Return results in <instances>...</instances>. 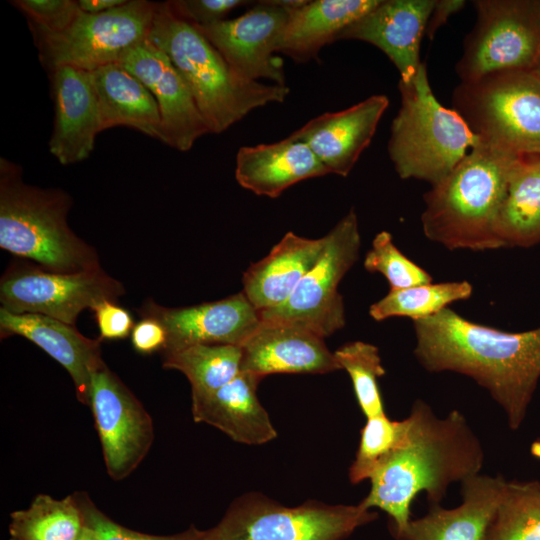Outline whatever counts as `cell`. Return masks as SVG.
Instances as JSON below:
<instances>
[{"label":"cell","mask_w":540,"mask_h":540,"mask_svg":"<svg viewBox=\"0 0 540 540\" xmlns=\"http://www.w3.org/2000/svg\"><path fill=\"white\" fill-rule=\"evenodd\" d=\"M414 356L428 372L473 379L518 430L540 380V327L506 332L469 321L447 307L414 320Z\"/></svg>","instance_id":"1"},{"label":"cell","mask_w":540,"mask_h":540,"mask_svg":"<svg viewBox=\"0 0 540 540\" xmlns=\"http://www.w3.org/2000/svg\"><path fill=\"white\" fill-rule=\"evenodd\" d=\"M406 420L403 441L372 474L361 501L388 515L390 533L411 520L410 507L420 492L429 505L440 504L452 483L480 474L484 464L482 444L460 411L439 418L417 399Z\"/></svg>","instance_id":"2"},{"label":"cell","mask_w":540,"mask_h":540,"mask_svg":"<svg viewBox=\"0 0 540 540\" xmlns=\"http://www.w3.org/2000/svg\"><path fill=\"white\" fill-rule=\"evenodd\" d=\"M520 157L479 140L442 181L425 193L421 224L426 238L450 250L503 248L495 224Z\"/></svg>","instance_id":"3"},{"label":"cell","mask_w":540,"mask_h":540,"mask_svg":"<svg viewBox=\"0 0 540 540\" xmlns=\"http://www.w3.org/2000/svg\"><path fill=\"white\" fill-rule=\"evenodd\" d=\"M148 39L171 60L187 83L210 133H222L254 109L282 103L287 85L264 84L238 74L191 24L157 3Z\"/></svg>","instance_id":"4"},{"label":"cell","mask_w":540,"mask_h":540,"mask_svg":"<svg viewBox=\"0 0 540 540\" xmlns=\"http://www.w3.org/2000/svg\"><path fill=\"white\" fill-rule=\"evenodd\" d=\"M72 205L61 189L23 181L21 167L0 158V247L53 272L100 268L96 250L68 225Z\"/></svg>","instance_id":"5"},{"label":"cell","mask_w":540,"mask_h":540,"mask_svg":"<svg viewBox=\"0 0 540 540\" xmlns=\"http://www.w3.org/2000/svg\"><path fill=\"white\" fill-rule=\"evenodd\" d=\"M401 106L392 121L388 154L401 179L432 186L442 181L479 142L463 118L434 96L422 62L410 82L399 81Z\"/></svg>","instance_id":"6"},{"label":"cell","mask_w":540,"mask_h":540,"mask_svg":"<svg viewBox=\"0 0 540 540\" xmlns=\"http://www.w3.org/2000/svg\"><path fill=\"white\" fill-rule=\"evenodd\" d=\"M452 100L481 142L518 156L540 155V78L533 70L461 82Z\"/></svg>","instance_id":"7"},{"label":"cell","mask_w":540,"mask_h":540,"mask_svg":"<svg viewBox=\"0 0 540 540\" xmlns=\"http://www.w3.org/2000/svg\"><path fill=\"white\" fill-rule=\"evenodd\" d=\"M378 513L357 505L307 501L287 507L260 493L231 503L219 523L206 530V540H345Z\"/></svg>","instance_id":"8"},{"label":"cell","mask_w":540,"mask_h":540,"mask_svg":"<svg viewBox=\"0 0 540 540\" xmlns=\"http://www.w3.org/2000/svg\"><path fill=\"white\" fill-rule=\"evenodd\" d=\"M477 20L456 64L461 82L532 70L540 57V0L473 1Z\"/></svg>","instance_id":"9"},{"label":"cell","mask_w":540,"mask_h":540,"mask_svg":"<svg viewBox=\"0 0 540 540\" xmlns=\"http://www.w3.org/2000/svg\"><path fill=\"white\" fill-rule=\"evenodd\" d=\"M157 3L132 0L98 14L81 12L63 32L30 27L43 66L86 71L117 63L132 46L148 38Z\"/></svg>","instance_id":"10"},{"label":"cell","mask_w":540,"mask_h":540,"mask_svg":"<svg viewBox=\"0 0 540 540\" xmlns=\"http://www.w3.org/2000/svg\"><path fill=\"white\" fill-rule=\"evenodd\" d=\"M361 236L351 209L326 234L325 247L282 305L259 312L262 322L305 328L326 338L345 326L343 297L338 285L359 256Z\"/></svg>","instance_id":"11"},{"label":"cell","mask_w":540,"mask_h":540,"mask_svg":"<svg viewBox=\"0 0 540 540\" xmlns=\"http://www.w3.org/2000/svg\"><path fill=\"white\" fill-rule=\"evenodd\" d=\"M124 294L123 284L101 267L59 273L31 262H16L0 280L2 308L17 314L45 315L72 326L83 310L104 300L116 302Z\"/></svg>","instance_id":"12"},{"label":"cell","mask_w":540,"mask_h":540,"mask_svg":"<svg viewBox=\"0 0 540 540\" xmlns=\"http://www.w3.org/2000/svg\"><path fill=\"white\" fill-rule=\"evenodd\" d=\"M89 407L108 475L128 477L148 454L153 422L141 402L106 364L92 376Z\"/></svg>","instance_id":"13"},{"label":"cell","mask_w":540,"mask_h":540,"mask_svg":"<svg viewBox=\"0 0 540 540\" xmlns=\"http://www.w3.org/2000/svg\"><path fill=\"white\" fill-rule=\"evenodd\" d=\"M291 11L264 0L237 18L194 27L242 77L286 85L283 63L274 53Z\"/></svg>","instance_id":"14"},{"label":"cell","mask_w":540,"mask_h":540,"mask_svg":"<svg viewBox=\"0 0 540 540\" xmlns=\"http://www.w3.org/2000/svg\"><path fill=\"white\" fill-rule=\"evenodd\" d=\"M117 63L136 76L155 97L161 114L163 143L185 152L197 139L210 133L187 83L169 57L148 38L127 49Z\"/></svg>","instance_id":"15"},{"label":"cell","mask_w":540,"mask_h":540,"mask_svg":"<svg viewBox=\"0 0 540 540\" xmlns=\"http://www.w3.org/2000/svg\"><path fill=\"white\" fill-rule=\"evenodd\" d=\"M139 314L157 320L164 327L167 343L162 352L195 344L242 346L261 323L259 311L243 292L213 302L178 308L164 307L147 300Z\"/></svg>","instance_id":"16"},{"label":"cell","mask_w":540,"mask_h":540,"mask_svg":"<svg viewBox=\"0 0 540 540\" xmlns=\"http://www.w3.org/2000/svg\"><path fill=\"white\" fill-rule=\"evenodd\" d=\"M49 73L55 112L49 151L62 165L81 162L90 156L102 132L92 74L72 66Z\"/></svg>","instance_id":"17"},{"label":"cell","mask_w":540,"mask_h":540,"mask_svg":"<svg viewBox=\"0 0 540 540\" xmlns=\"http://www.w3.org/2000/svg\"><path fill=\"white\" fill-rule=\"evenodd\" d=\"M388 105L386 95H372L344 110L321 114L290 136L304 142L328 173L345 177L369 146Z\"/></svg>","instance_id":"18"},{"label":"cell","mask_w":540,"mask_h":540,"mask_svg":"<svg viewBox=\"0 0 540 540\" xmlns=\"http://www.w3.org/2000/svg\"><path fill=\"white\" fill-rule=\"evenodd\" d=\"M435 0H380L378 5L348 26L338 37L370 43L387 55L410 82L422 62L421 39L425 35Z\"/></svg>","instance_id":"19"},{"label":"cell","mask_w":540,"mask_h":540,"mask_svg":"<svg viewBox=\"0 0 540 540\" xmlns=\"http://www.w3.org/2000/svg\"><path fill=\"white\" fill-rule=\"evenodd\" d=\"M241 372L326 374L341 369L324 338L295 325L262 322L242 344Z\"/></svg>","instance_id":"20"},{"label":"cell","mask_w":540,"mask_h":540,"mask_svg":"<svg viewBox=\"0 0 540 540\" xmlns=\"http://www.w3.org/2000/svg\"><path fill=\"white\" fill-rule=\"evenodd\" d=\"M1 338L22 336L57 361L74 383L77 399L89 406L93 374L105 365L101 340L82 335L75 326L33 313H13L0 308Z\"/></svg>","instance_id":"21"},{"label":"cell","mask_w":540,"mask_h":540,"mask_svg":"<svg viewBox=\"0 0 540 540\" xmlns=\"http://www.w3.org/2000/svg\"><path fill=\"white\" fill-rule=\"evenodd\" d=\"M506 481L501 475L469 477L461 482L459 506L446 509L440 504L429 505L426 515L390 534L395 540H484Z\"/></svg>","instance_id":"22"},{"label":"cell","mask_w":540,"mask_h":540,"mask_svg":"<svg viewBox=\"0 0 540 540\" xmlns=\"http://www.w3.org/2000/svg\"><path fill=\"white\" fill-rule=\"evenodd\" d=\"M262 379L241 372L218 390L192 397L194 421L211 425L242 444L260 445L275 439L276 429L257 397Z\"/></svg>","instance_id":"23"},{"label":"cell","mask_w":540,"mask_h":540,"mask_svg":"<svg viewBox=\"0 0 540 540\" xmlns=\"http://www.w3.org/2000/svg\"><path fill=\"white\" fill-rule=\"evenodd\" d=\"M326 174L312 150L291 136L271 144L242 146L236 154V181L259 196L277 198L300 181Z\"/></svg>","instance_id":"24"},{"label":"cell","mask_w":540,"mask_h":540,"mask_svg":"<svg viewBox=\"0 0 540 540\" xmlns=\"http://www.w3.org/2000/svg\"><path fill=\"white\" fill-rule=\"evenodd\" d=\"M326 235L310 239L286 233L267 256L252 263L243 274V293L259 311L282 305L315 265Z\"/></svg>","instance_id":"25"},{"label":"cell","mask_w":540,"mask_h":540,"mask_svg":"<svg viewBox=\"0 0 540 540\" xmlns=\"http://www.w3.org/2000/svg\"><path fill=\"white\" fill-rule=\"evenodd\" d=\"M380 0L307 1L290 12L277 45V53L304 62L338 40L351 24L378 5Z\"/></svg>","instance_id":"26"},{"label":"cell","mask_w":540,"mask_h":540,"mask_svg":"<svg viewBox=\"0 0 540 540\" xmlns=\"http://www.w3.org/2000/svg\"><path fill=\"white\" fill-rule=\"evenodd\" d=\"M101 131L125 126L163 142L158 103L150 90L118 63L91 71Z\"/></svg>","instance_id":"27"},{"label":"cell","mask_w":540,"mask_h":540,"mask_svg":"<svg viewBox=\"0 0 540 540\" xmlns=\"http://www.w3.org/2000/svg\"><path fill=\"white\" fill-rule=\"evenodd\" d=\"M495 233L504 247L540 243V155L517 161L501 203Z\"/></svg>","instance_id":"28"},{"label":"cell","mask_w":540,"mask_h":540,"mask_svg":"<svg viewBox=\"0 0 540 540\" xmlns=\"http://www.w3.org/2000/svg\"><path fill=\"white\" fill-rule=\"evenodd\" d=\"M161 354L164 368L187 377L192 397L212 393L241 373L242 347L238 345L195 344Z\"/></svg>","instance_id":"29"},{"label":"cell","mask_w":540,"mask_h":540,"mask_svg":"<svg viewBox=\"0 0 540 540\" xmlns=\"http://www.w3.org/2000/svg\"><path fill=\"white\" fill-rule=\"evenodd\" d=\"M85 526L77 494L55 499L38 494L26 509L10 515L13 540H75Z\"/></svg>","instance_id":"30"},{"label":"cell","mask_w":540,"mask_h":540,"mask_svg":"<svg viewBox=\"0 0 540 540\" xmlns=\"http://www.w3.org/2000/svg\"><path fill=\"white\" fill-rule=\"evenodd\" d=\"M473 293L468 281L429 283L404 289H390L369 308L375 321L392 317H408L414 320L435 315L450 304L467 300Z\"/></svg>","instance_id":"31"},{"label":"cell","mask_w":540,"mask_h":540,"mask_svg":"<svg viewBox=\"0 0 540 540\" xmlns=\"http://www.w3.org/2000/svg\"><path fill=\"white\" fill-rule=\"evenodd\" d=\"M484 540H540L539 481H506Z\"/></svg>","instance_id":"32"},{"label":"cell","mask_w":540,"mask_h":540,"mask_svg":"<svg viewBox=\"0 0 540 540\" xmlns=\"http://www.w3.org/2000/svg\"><path fill=\"white\" fill-rule=\"evenodd\" d=\"M349 374L358 405L366 418L386 414L378 379L385 375L378 348L363 341L348 342L334 351Z\"/></svg>","instance_id":"33"},{"label":"cell","mask_w":540,"mask_h":540,"mask_svg":"<svg viewBox=\"0 0 540 540\" xmlns=\"http://www.w3.org/2000/svg\"><path fill=\"white\" fill-rule=\"evenodd\" d=\"M360 430L355 459L349 468V480L358 484L370 479L379 465L401 444L407 420H391L386 414L366 418Z\"/></svg>","instance_id":"34"},{"label":"cell","mask_w":540,"mask_h":540,"mask_svg":"<svg viewBox=\"0 0 540 540\" xmlns=\"http://www.w3.org/2000/svg\"><path fill=\"white\" fill-rule=\"evenodd\" d=\"M364 268L369 272L382 274L390 289H404L432 283V276L422 267L407 258L394 244L387 231L379 232L367 252Z\"/></svg>","instance_id":"35"},{"label":"cell","mask_w":540,"mask_h":540,"mask_svg":"<svg viewBox=\"0 0 540 540\" xmlns=\"http://www.w3.org/2000/svg\"><path fill=\"white\" fill-rule=\"evenodd\" d=\"M83 510L85 525L94 533L96 540H206V530L191 526L173 535H152L131 530L112 520L99 510L84 493H77Z\"/></svg>","instance_id":"36"},{"label":"cell","mask_w":540,"mask_h":540,"mask_svg":"<svg viewBox=\"0 0 540 540\" xmlns=\"http://www.w3.org/2000/svg\"><path fill=\"white\" fill-rule=\"evenodd\" d=\"M12 5L21 10L29 26L50 33L66 30L82 12L74 0H15Z\"/></svg>","instance_id":"37"},{"label":"cell","mask_w":540,"mask_h":540,"mask_svg":"<svg viewBox=\"0 0 540 540\" xmlns=\"http://www.w3.org/2000/svg\"><path fill=\"white\" fill-rule=\"evenodd\" d=\"M251 3L244 0H173L167 1L172 13L193 25L203 26L224 20L230 11Z\"/></svg>","instance_id":"38"},{"label":"cell","mask_w":540,"mask_h":540,"mask_svg":"<svg viewBox=\"0 0 540 540\" xmlns=\"http://www.w3.org/2000/svg\"><path fill=\"white\" fill-rule=\"evenodd\" d=\"M91 310L94 313L101 341L124 339L132 333L135 323L131 313L115 301L104 300Z\"/></svg>","instance_id":"39"},{"label":"cell","mask_w":540,"mask_h":540,"mask_svg":"<svg viewBox=\"0 0 540 540\" xmlns=\"http://www.w3.org/2000/svg\"><path fill=\"white\" fill-rule=\"evenodd\" d=\"M131 343L134 350L140 354L162 352L167 343V334L160 322L142 317L132 330Z\"/></svg>","instance_id":"40"},{"label":"cell","mask_w":540,"mask_h":540,"mask_svg":"<svg viewBox=\"0 0 540 540\" xmlns=\"http://www.w3.org/2000/svg\"><path fill=\"white\" fill-rule=\"evenodd\" d=\"M463 0H435L428 19L425 36L432 39L437 30L447 22L448 18L465 6Z\"/></svg>","instance_id":"41"},{"label":"cell","mask_w":540,"mask_h":540,"mask_svg":"<svg viewBox=\"0 0 540 540\" xmlns=\"http://www.w3.org/2000/svg\"><path fill=\"white\" fill-rule=\"evenodd\" d=\"M127 0H80L79 8L88 14L103 13L125 4Z\"/></svg>","instance_id":"42"},{"label":"cell","mask_w":540,"mask_h":540,"mask_svg":"<svg viewBox=\"0 0 540 540\" xmlns=\"http://www.w3.org/2000/svg\"><path fill=\"white\" fill-rule=\"evenodd\" d=\"M75 540H96L93 531L85 525L79 536Z\"/></svg>","instance_id":"43"},{"label":"cell","mask_w":540,"mask_h":540,"mask_svg":"<svg viewBox=\"0 0 540 540\" xmlns=\"http://www.w3.org/2000/svg\"><path fill=\"white\" fill-rule=\"evenodd\" d=\"M531 454L540 460V437H538L531 445L530 448Z\"/></svg>","instance_id":"44"},{"label":"cell","mask_w":540,"mask_h":540,"mask_svg":"<svg viewBox=\"0 0 540 540\" xmlns=\"http://www.w3.org/2000/svg\"><path fill=\"white\" fill-rule=\"evenodd\" d=\"M540 78V57L536 63V65L534 66V68L532 69Z\"/></svg>","instance_id":"45"},{"label":"cell","mask_w":540,"mask_h":540,"mask_svg":"<svg viewBox=\"0 0 540 540\" xmlns=\"http://www.w3.org/2000/svg\"><path fill=\"white\" fill-rule=\"evenodd\" d=\"M9 540H13V539L10 538Z\"/></svg>","instance_id":"46"}]
</instances>
